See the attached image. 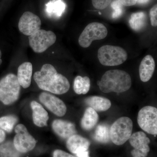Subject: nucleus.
<instances>
[{
  "label": "nucleus",
  "mask_w": 157,
  "mask_h": 157,
  "mask_svg": "<svg viewBox=\"0 0 157 157\" xmlns=\"http://www.w3.org/2000/svg\"><path fill=\"white\" fill-rule=\"evenodd\" d=\"M34 78L39 88L56 94H63L70 89L69 80L57 73L52 65L45 64L40 71L36 72Z\"/></svg>",
  "instance_id": "obj_1"
},
{
  "label": "nucleus",
  "mask_w": 157,
  "mask_h": 157,
  "mask_svg": "<svg viewBox=\"0 0 157 157\" xmlns=\"http://www.w3.org/2000/svg\"><path fill=\"white\" fill-rule=\"evenodd\" d=\"M98 84L103 93H122L131 88L132 78L128 73L123 70H110L105 72Z\"/></svg>",
  "instance_id": "obj_2"
},
{
  "label": "nucleus",
  "mask_w": 157,
  "mask_h": 157,
  "mask_svg": "<svg viewBox=\"0 0 157 157\" xmlns=\"http://www.w3.org/2000/svg\"><path fill=\"white\" fill-rule=\"evenodd\" d=\"M98 58L105 66H117L123 63L128 59V54L119 46L104 45L98 49Z\"/></svg>",
  "instance_id": "obj_3"
},
{
  "label": "nucleus",
  "mask_w": 157,
  "mask_h": 157,
  "mask_svg": "<svg viewBox=\"0 0 157 157\" xmlns=\"http://www.w3.org/2000/svg\"><path fill=\"white\" fill-rule=\"evenodd\" d=\"M20 91V85L14 74L10 73L0 80V101L5 105H10L17 101Z\"/></svg>",
  "instance_id": "obj_4"
},
{
  "label": "nucleus",
  "mask_w": 157,
  "mask_h": 157,
  "mask_svg": "<svg viewBox=\"0 0 157 157\" xmlns=\"http://www.w3.org/2000/svg\"><path fill=\"white\" fill-rule=\"evenodd\" d=\"M133 127V122L130 118L124 117L118 119L109 129L110 140L116 145L124 144L131 137Z\"/></svg>",
  "instance_id": "obj_5"
},
{
  "label": "nucleus",
  "mask_w": 157,
  "mask_h": 157,
  "mask_svg": "<svg viewBox=\"0 0 157 157\" xmlns=\"http://www.w3.org/2000/svg\"><path fill=\"white\" fill-rule=\"evenodd\" d=\"M107 33V28L103 24L99 22L91 23L86 27L79 36L78 43L81 47L87 48L93 41L106 38Z\"/></svg>",
  "instance_id": "obj_6"
},
{
  "label": "nucleus",
  "mask_w": 157,
  "mask_h": 157,
  "mask_svg": "<svg viewBox=\"0 0 157 157\" xmlns=\"http://www.w3.org/2000/svg\"><path fill=\"white\" fill-rule=\"evenodd\" d=\"M29 44L36 53H42L52 45L56 40V36L51 31L39 29L29 36Z\"/></svg>",
  "instance_id": "obj_7"
},
{
  "label": "nucleus",
  "mask_w": 157,
  "mask_h": 157,
  "mask_svg": "<svg viewBox=\"0 0 157 157\" xmlns=\"http://www.w3.org/2000/svg\"><path fill=\"white\" fill-rule=\"evenodd\" d=\"M137 123L142 130L154 135L157 134V109L152 106H146L140 109Z\"/></svg>",
  "instance_id": "obj_8"
},
{
  "label": "nucleus",
  "mask_w": 157,
  "mask_h": 157,
  "mask_svg": "<svg viewBox=\"0 0 157 157\" xmlns=\"http://www.w3.org/2000/svg\"><path fill=\"white\" fill-rule=\"evenodd\" d=\"M16 134L13 143L15 148L21 153H25L33 149L36 141L28 132L24 125L19 124L15 127Z\"/></svg>",
  "instance_id": "obj_9"
},
{
  "label": "nucleus",
  "mask_w": 157,
  "mask_h": 157,
  "mask_svg": "<svg viewBox=\"0 0 157 157\" xmlns=\"http://www.w3.org/2000/svg\"><path fill=\"white\" fill-rule=\"evenodd\" d=\"M130 144L134 148L131 151L133 157H146L150 151L149 138L142 132H138L131 135L129 139Z\"/></svg>",
  "instance_id": "obj_10"
},
{
  "label": "nucleus",
  "mask_w": 157,
  "mask_h": 157,
  "mask_svg": "<svg viewBox=\"0 0 157 157\" xmlns=\"http://www.w3.org/2000/svg\"><path fill=\"white\" fill-rule=\"evenodd\" d=\"M41 21L39 16L30 11L24 12L18 22L19 31L25 36H30L39 30Z\"/></svg>",
  "instance_id": "obj_11"
},
{
  "label": "nucleus",
  "mask_w": 157,
  "mask_h": 157,
  "mask_svg": "<svg viewBox=\"0 0 157 157\" xmlns=\"http://www.w3.org/2000/svg\"><path fill=\"white\" fill-rule=\"evenodd\" d=\"M39 100L42 104L55 115L62 117L66 114L67 107L64 102L59 98L48 93L43 92L39 96Z\"/></svg>",
  "instance_id": "obj_12"
},
{
  "label": "nucleus",
  "mask_w": 157,
  "mask_h": 157,
  "mask_svg": "<svg viewBox=\"0 0 157 157\" xmlns=\"http://www.w3.org/2000/svg\"><path fill=\"white\" fill-rule=\"evenodd\" d=\"M90 144V142L87 139L76 134L69 137L66 143L68 149L76 155L80 152L88 150Z\"/></svg>",
  "instance_id": "obj_13"
},
{
  "label": "nucleus",
  "mask_w": 157,
  "mask_h": 157,
  "mask_svg": "<svg viewBox=\"0 0 157 157\" xmlns=\"http://www.w3.org/2000/svg\"><path fill=\"white\" fill-rule=\"evenodd\" d=\"M52 128L57 135L65 139H68L76 133L75 125L67 121L56 120L52 123Z\"/></svg>",
  "instance_id": "obj_14"
},
{
  "label": "nucleus",
  "mask_w": 157,
  "mask_h": 157,
  "mask_svg": "<svg viewBox=\"0 0 157 157\" xmlns=\"http://www.w3.org/2000/svg\"><path fill=\"white\" fill-rule=\"evenodd\" d=\"M155 64L151 56L147 55L144 58L139 67V75L140 80L147 82L151 78L154 73Z\"/></svg>",
  "instance_id": "obj_15"
},
{
  "label": "nucleus",
  "mask_w": 157,
  "mask_h": 157,
  "mask_svg": "<svg viewBox=\"0 0 157 157\" xmlns=\"http://www.w3.org/2000/svg\"><path fill=\"white\" fill-rule=\"evenodd\" d=\"M33 74V65L30 62H25L20 65L17 70V78L20 85L24 88L30 86Z\"/></svg>",
  "instance_id": "obj_16"
},
{
  "label": "nucleus",
  "mask_w": 157,
  "mask_h": 157,
  "mask_svg": "<svg viewBox=\"0 0 157 157\" xmlns=\"http://www.w3.org/2000/svg\"><path fill=\"white\" fill-rule=\"evenodd\" d=\"M33 110V120L35 125L39 127L47 126V122L49 117L48 113L38 102L33 101L31 103Z\"/></svg>",
  "instance_id": "obj_17"
},
{
  "label": "nucleus",
  "mask_w": 157,
  "mask_h": 157,
  "mask_svg": "<svg viewBox=\"0 0 157 157\" xmlns=\"http://www.w3.org/2000/svg\"><path fill=\"white\" fill-rule=\"evenodd\" d=\"M86 104L96 111H105L111 107L109 99L98 96H92L85 100Z\"/></svg>",
  "instance_id": "obj_18"
},
{
  "label": "nucleus",
  "mask_w": 157,
  "mask_h": 157,
  "mask_svg": "<svg viewBox=\"0 0 157 157\" xmlns=\"http://www.w3.org/2000/svg\"><path fill=\"white\" fill-rule=\"evenodd\" d=\"M98 120L99 116L96 111L91 107H88L85 111L82 119L81 127L86 131H90L95 126Z\"/></svg>",
  "instance_id": "obj_19"
},
{
  "label": "nucleus",
  "mask_w": 157,
  "mask_h": 157,
  "mask_svg": "<svg viewBox=\"0 0 157 157\" xmlns=\"http://www.w3.org/2000/svg\"><path fill=\"white\" fill-rule=\"evenodd\" d=\"M45 11L49 17H59L66 9V4L62 0H52L45 5Z\"/></svg>",
  "instance_id": "obj_20"
},
{
  "label": "nucleus",
  "mask_w": 157,
  "mask_h": 157,
  "mask_svg": "<svg viewBox=\"0 0 157 157\" xmlns=\"http://www.w3.org/2000/svg\"><path fill=\"white\" fill-rule=\"evenodd\" d=\"M90 80L87 76H76L74 79L73 89L77 94H85L89 91Z\"/></svg>",
  "instance_id": "obj_21"
},
{
  "label": "nucleus",
  "mask_w": 157,
  "mask_h": 157,
  "mask_svg": "<svg viewBox=\"0 0 157 157\" xmlns=\"http://www.w3.org/2000/svg\"><path fill=\"white\" fill-rule=\"evenodd\" d=\"M146 14L144 12L133 13L129 21V25L134 30L139 31L144 27L146 23Z\"/></svg>",
  "instance_id": "obj_22"
},
{
  "label": "nucleus",
  "mask_w": 157,
  "mask_h": 157,
  "mask_svg": "<svg viewBox=\"0 0 157 157\" xmlns=\"http://www.w3.org/2000/svg\"><path fill=\"white\" fill-rule=\"evenodd\" d=\"M22 154L16 149L12 141L0 145V157H21Z\"/></svg>",
  "instance_id": "obj_23"
},
{
  "label": "nucleus",
  "mask_w": 157,
  "mask_h": 157,
  "mask_svg": "<svg viewBox=\"0 0 157 157\" xmlns=\"http://www.w3.org/2000/svg\"><path fill=\"white\" fill-rule=\"evenodd\" d=\"M94 138L100 143H107L109 142L110 138L108 126L104 124L99 125L96 128Z\"/></svg>",
  "instance_id": "obj_24"
},
{
  "label": "nucleus",
  "mask_w": 157,
  "mask_h": 157,
  "mask_svg": "<svg viewBox=\"0 0 157 157\" xmlns=\"http://www.w3.org/2000/svg\"><path fill=\"white\" fill-rule=\"evenodd\" d=\"M17 121V117L14 116L2 117L0 118V128L6 132H11Z\"/></svg>",
  "instance_id": "obj_25"
},
{
  "label": "nucleus",
  "mask_w": 157,
  "mask_h": 157,
  "mask_svg": "<svg viewBox=\"0 0 157 157\" xmlns=\"http://www.w3.org/2000/svg\"><path fill=\"white\" fill-rule=\"evenodd\" d=\"M123 6L118 0H114L111 3V7L114 10L112 14L113 18H118L121 15L123 12Z\"/></svg>",
  "instance_id": "obj_26"
},
{
  "label": "nucleus",
  "mask_w": 157,
  "mask_h": 157,
  "mask_svg": "<svg viewBox=\"0 0 157 157\" xmlns=\"http://www.w3.org/2000/svg\"><path fill=\"white\" fill-rule=\"evenodd\" d=\"M112 0H92L94 7L99 10L106 9L111 3Z\"/></svg>",
  "instance_id": "obj_27"
},
{
  "label": "nucleus",
  "mask_w": 157,
  "mask_h": 157,
  "mask_svg": "<svg viewBox=\"0 0 157 157\" xmlns=\"http://www.w3.org/2000/svg\"><path fill=\"white\" fill-rule=\"evenodd\" d=\"M150 15L151 23V25L153 27L157 26V6L155 5L150 11Z\"/></svg>",
  "instance_id": "obj_28"
},
{
  "label": "nucleus",
  "mask_w": 157,
  "mask_h": 157,
  "mask_svg": "<svg viewBox=\"0 0 157 157\" xmlns=\"http://www.w3.org/2000/svg\"><path fill=\"white\" fill-rule=\"evenodd\" d=\"M53 157H75L61 150H56L54 151Z\"/></svg>",
  "instance_id": "obj_29"
},
{
  "label": "nucleus",
  "mask_w": 157,
  "mask_h": 157,
  "mask_svg": "<svg viewBox=\"0 0 157 157\" xmlns=\"http://www.w3.org/2000/svg\"><path fill=\"white\" fill-rule=\"evenodd\" d=\"M123 6H133L137 3V0H118Z\"/></svg>",
  "instance_id": "obj_30"
},
{
  "label": "nucleus",
  "mask_w": 157,
  "mask_h": 157,
  "mask_svg": "<svg viewBox=\"0 0 157 157\" xmlns=\"http://www.w3.org/2000/svg\"><path fill=\"white\" fill-rule=\"evenodd\" d=\"M76 156L77 157H90L89 155V151H87L80 152L76 154Z\"/></svg>",
  "instance_id": "obj_31"
},
{
  "label": "nucleus",
  "mask_w": 157,
  "mask_h": 157,
  "mask_svg": "<svg viewBox=\"0 0 157 157\" xmlns=\"http://www.w3.org/2000/svg\"><path fill=\"white\" fill-rule=\"evenodd\" d=\"M6 138V134L2 129H0V143H2Z\"/></svg>",
  "instance_id": "obj_32"
},
{
  "label": "nucleus",
  "mask_w": 157,
  "mask_h": 157,
  "mask_svg": "<svg viewBox=\"0 0 157 157\" xmlns=\"http://www.w3.org/2000/svg\"><path fill=\"white\" fill-rule=\"evenodd\" d=\"M150 0H137V3L140 5H144L149 2Z\"/></svg>",
  "instance_id": "obj_33"
},
{
  "label": "nucleus",
  "mask_w": 157,
  "mask_h": 157,
  "mask_svg": "<svg viewBox=\"0 0 157 157\" xmlns=\"http://www.w3.org/2000/svg\"><path fill=\"white\" fill-rule=\"evenodd\" d=\"M2 52H1V50H0V66H1V64H2Z\"/></svg>",
  "instance_id": "obj_34"
}]
</instances>
